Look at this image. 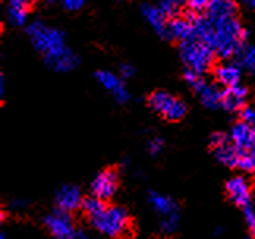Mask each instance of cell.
<instances>
[{
    "instance_id": "6da1fadb",
    "label": "cell",
    "mask_w": 255,
    "mask_h": 239,
    "mask_svg": "<svg viewBox=\"0 0 255 239\" xmlns=\"http://www.w3.org/2000/svg\"><path fill=\"white\" fill-rule=\"evenodd\" d=\"M214 27V51L222 58L237 57L244 46L246 30H244L237 16H225L210 21Z\"/></svg>"
},
{
    "instance_id": "7a4b0ae2",
    "label": "cell",
    "mask_w": 255,
    "mask_h": 239,
    "mask_svg": "<svg viewBox=\"0 0 255 239\" xmlns=\"http://www.w3.org/2000/svg\"><path fill=\"white\" fill-rule=\"evenodd\" d=\"M180 55L188 71L202 76L211 68L216 51L210 44L200 41V39L191 38L188 41L180 43Z\"/></svg>"
},
{
    "instance_id": "3957f363",
    "label": "cell",
    "mask_w": 255,
    "mask_h": 239,
    "mask_svg": "<svg viewBox=\"0 0 255 239\" xmlns=\"http://www.w3.org/2000/svg\"><path fill=\"white\" fill-rule=\"evenodd\" d=\"M27 35L30 38L33 47L44 57L62 51L65 46V36L60 30L49 27L43 21H35L27 25Z\"/></svg>"
},
{
    "instance_id": "277c9868",
    "label": "cell",
    "mask_w": 255,
    "mask_h": 239,
    "mask_svg": "<svg viewBox=\"0 0 255 239\" xmlns=\"http://www.w3.org/2000/svg\"><path fill=\"white\" fill-rule=\"evenodd\" d=\"M92 224L103 235L109 238H117L128 230V227H129V216H128L125 208L111 206L100 217L92 221Z\"/></svg>"
},
{
    "instance_id": "5b68a950",
    "label": "cell",
    "mask_w": 255,
    "mask_h": 239,
    "mask_svg": "<svg viewBox=\"0 0 255 239\" xmlns=\"http://www.w3.org/2000/svg\"><path fill=\"white\" fill-rule=\"evenodd\" d=\"M148 103L156 114H159L165 120H170V121L181 120L188 112V107L181 99L172 96L167 92H154L150 96Z\"/></svg>"
},
{
    "instance_id": "8992f818",
    "label": "cell",
    "mask_w": 255,
    "mask_h": 239,
    "mask_svg": "<svg viewBox=\"0 0 255 239\" xmlns=\"http://www.w3.org/2000/svg\"><path fill=\"white\" fill-rule=\"evenodd\" d=\"M186 82L191 85V88L194 90L195 93L199 95L200 101L205 107L208 109H218L222 107V95L224 92L216 85H210L202 76L195 74L192 71H188L186 69V74H184Z\"/></svg>"
},
{
    "instance_id": "52a82bcc",
    "label": "cell",
    "mask_w": 255,
    "mask_h": 239,
    "mask_svg": "<svg viewBox=\"0 0 255 239\" xmlns=\"http://www.w3.org/2000/svg\"><path fill=\"white\" fill-rule=\"evenodd\" d=\"M44 225L55 239H71L76 233L70 213L62 209H55L52 214H49L44 219Z\"/></svg>"
},
{
    "instance_id": "ba28073f",
    "label": "cell",
    "mask_w": 255,
    "mask_h": 239,
    "mask_svg": "<svg viewBox=\"0 0 255 239\" xmlns=\"http://www.w3.org/2000/svg\"><path fill=\"white\" fill-rule=\"evenodd\" d=\"M210 143L214 149V156L219 162L227 167H238L240 161V149L233 143L229 142V138L221 132H216L211 135Z\"/></svg>"
},
{
    "instance_id": "9c48e42d",
    "label": "cell",
    "mask_w": 255,
    "mask_h": 239,
    "mask_svg": "<svg viewBox=\"0 0 255 239\" xmlns=\"http://www.w3.org/2000/svg\"><path fill=\"white\" fill-rule=\"evenodd\" d=\"M117 186H119V181H117L115 172L112 170L100 172L92 181L93 197H98L100 200H109L117 192Z\"/></svg>"
},
{
    "instance_id": "30bf717a",
    "label": "cell",
    "mask_w": 255,
    "mask_h": 239,
    "mask_svg": "<svg viewBox=\"0 0 255 239\" xmlns=\"http://www.w3.org/2000/svg\"><path fill=\"white\" fill-rule=\"evenodd\" d=\"M82 202L84 200H82L81 189L77 186H73V184L62 186L55 194L57 208L62 209V211H66V213H71L79 206H82Z\"/></svg>"
},
{
    "instance_id": "8fae6325",
    "label": "cell",
    "mask_w": 255,
    "mask_h": 239,
    "mask_svg": "<svg viewBox=\"0 0 255 239\" xmlns=\"http://www.w3.org/2000/svg\"><path fill=\"white\" fill-rule=\"evenodd\" d=\"M96 79H98V82H100L107 90V92L114 95L117 103L123 104V103L128 101V99H129V93H128L126 87L123 85V82L120 81L119 76H115L111 71H98Z\"/></svg>"
},
{
    "instance_id": "7c38bea8",
    "label": "cell",
    "mask_w": 255,
    "mask_h": 239,
    "mask_svg": "<svg viewBox=\"0 0 255 239\" xmlns=\"http://www.w3.org/2000/svg\"><path fill=\"white\" fill-rule=\"evenodd\" d=\"M44 60H46V65L49 68H52L54 71H58V73L71 71V69H74L77 66V63H79L77 55L68 47H63L62 51L44 57Z\"/></svg>"
},
{
    "instance_id": "4fadbf2b",
    "label": "cell",
    "mask_w": 255,
    "mask_h": 239,
    "mask_svg": "<svg viewBox=\"0 0 255 239\" xmlns=\"http://www.w3.org/2000/svg\"><path fill=\"white\" fill-rule=\"evenodd\" d=\"M227 194L229 197L232 198L233 203H237L243 208L249 206V202H251V186L249 183L244 179L243 176H235V178H230L227 181Z\"/></svg>"
},
{
    "instance_id": "5bb4252c",
    "label": "cell",
    "mask_w": 255,
    "mask_h": 239,
    "mask_svg": "<svg viewBox=\"0 0 255 239\" xmlns=\"http://www.w3.org/2000/svg\"><path fill=\"white\" fill-rule=\"evenodd\" d=\"M248 98V90L244 88L241 84L233 85L224 90L222 95V107L229 112H237V111H243L244 109V103H246Z\"/></svg>"
},
{
    "instance_id": "9a60e30c",
    "label": "cell",
    "mask_w": 255,
    "mask_h": 239,
    "mask_svg": "<svg viewBox=\"0 0 255 239\" xmlns=\"http://www.w3.org/2000/svg\"><path fill=\"white\" fill-rule=\"evenodd\" d=\"M194 38V25L191 19L186 17H173L167 24V39H178L180 43L188 41Z\"/></svg>"
},
{
    "instance_id": "2e32d148",
    "label": "cell",
    "mask_w": 255,
    "mask_h": 239,
    "mask_svg": "<svg viewBox=\"0 0 255 239\" xmlns=\"http://www.w3.org/2000/svg\"><path fill=\"white\" fill-rule=\"evenodd\" d=\"M230 140L240 151H244L255 145V131L246 123L240 121L230 129Z\"/></svg>"
},
{
    "instance_id": "e0dca14e",
    "label": "cell",
    "mask_w": 255,
    "mask_h": 239,
    "mask_svg": "<svg viewBox=\"0 0 255 239\" xmlns=\"http://www.w3.org/2000/svg\"><path fill=\"white\" fill-rule=\"evenodd\" d=\"M142 14L145 17V21L151 25V28L154 30L159 36H162L164 39H167V17L161 11L158 6L154 5H143L142 6Z\"/></svg>"
},
{
    "instance_id": "ac0fdd59",
    "label": "cell",
    "mask_w": 255,
    "mask_h": 239,
    "mask_svg": "<svg viewBox=\"0 0 255 239\" xmlns=\"http://www.w3.org/2000/svg\"><path fill=\"white\" fill-rule=\"evenodd\" d=\"M35 0H8V21L16 27H22L27 22L28 9Z\"/></svg>"
},
{
    "instance_id": "d6986e66",
    "label": "cell",
    "mask_w": 255,
    "mask_h": 239,
    "mask_svg": "<svg viewBox=\"0 0 255 239\" xmlns=\"http://www.w3.org/2000/svg\"><path fill=\"white\" fill-rule=\"evenodd\" d=\"M237 13H238V6L235 3V0H210L205 16L210 21H214V19L225 17V16H237Z\"/></svg>"
},
{
    "instance_id": "ffe728a7",
    "label": "cell",
    "mask_w": 255,
    "mask_h": 239,
    "mask_svg": "<svg viewBox=\"0 0 255 239\" xmlns=\"http://www.w3.org/2000/svg\"><path fill=\"white\" fill-rule=\"evenodd\" d=\"M216 79L222 84L224 87H233L240 84L241 79V66L238 63H222L216 68Z\"/></svg>"
},
{
    "instance_id": "44dd1931",
    "label": "cell",
    "mask_w": 255,
    "mask_h": 239,
    "mask_svg": "<svg viewBox=\"0 0 255 239\" xmlns=\"http://www.w3.org/2000/svg\"><path fill=\"white\" fill-rule=\"evenodd\" d=\"M148 202L153 206L154 211L162 216V219L170 217V216H178V208H176V203L167 195H162L159 192H150Z\"/></svg>"
},
{
    "instance_id": "7402d4cb",
    "label": "cell",
    "mask_w": 255,
    "mask_h": 239,
    "mask_svg": "<svg viewBox=\"0 0 255 239\" xmlns=\"http://www.w3.org/2000/svg\"><path fill=\"white\" fill-rule=\"evenodd\" d=\"M82 209H84V213L90 217V221H95V219L100 217L107 208L104 202L100 200L98 197H87L82 202Z\"/></svg>"
},
{
    "instance_id": "603a6c76",
    "label": "cell",
    "mask_w": 255,
    "mask_h": 239,
    "mask_svg": "<svg viewBox=\"0 0 255 239\" xmlns=\"http://www.w3.org/2000/svg\"><path fill=\"white\" fill-rule=\"evenodd\" d=\"M238 58V65L248 71H254L255 69V46H249V44H244L240 52L237 54Z\"/></svg>"
},
{
    "instance_id": "cb8c5ba5",
    "label": "cell",
    "mask_w": 255,
    "mask_h": 239,
    "mask_svg": "<svg viewBox=\"0 0 255 239\" xmlns=\"http://www.w3.org/2000/svg\"><path fill=\"white\" fill-rule=\"evenodd\" d=\"M238 168L248 173H255V145L249 149L240 151V161Z\"/></svg>"
},
{
    "instance_id": "d4e9b609",
    "label": "cell",
    "mask_w": 255,
    "mask_h": 239,
    "mask_svg": "<svg viewBox=\"0 0 255 239\" xmlns=\"http://www.w3.org/2000/svg\"><path fill=\"white\" fill-rule=\"evenodd\" d=\"M156 6H158L161 11L165 14V17H170V19L176 17V14H178V9H180V6H176L172 0H159Z\"/></svg>"
},
{
    "instance_id": "484cf974",
    "label": "cell",
    "mask_w": 255,
    "mask_h": 239,
    "mask_svg": "<svg viewBox=\"0 0 255 239\" xmlns=\"http://www.w3.org/2000/svg\"><path fill=\"white\" fill-rule=\"evenodd\" d=\"M178 228V216H170V217H164L161 222V232L164 235H173Z\"/></svg>"
},
{
    "instance_id": "4316f807",
    "label": "cell",
    "mask_w": 255,
    "mask_h": 239,
    "mask_svg": "<svg viewBox=\"0 0 255 239\" xmlns=\"http://www.w3.org/2000/svg\"><path fill=\"white\" fill-rule=\"evenodd\" d=\"M241 121L246 123L248 126H251L255 131V107L248 106V107L243 109L241 111Z\"/></svg>"
},
{
    "instance_id": "83f0119b",
    "label": "cell",
    "mask_w": 255,
    "mask_h": 239,
    "mask_svg": "<svg viewBox=\"0 0 255 239\" xmlns=\"http://www.w3.org/2000/svg\"><path fill=\"white\" fill-rule=\"evenodd\" d=\"M208 3H210V0H189L188 2L191 13H194V14H205V11H207V8H208Z\"/></svg>"
},
{
    "instance_id": "f1b7e54d",
    "label": "cell",
    "mask_w": 255,
    "mask_h": 239,
    "mask_svg": "<svg viewBox=\"0 0 255 239\" xmlns=\"http://www.w3.org/2000/svg\"><path fill=\"white\" fill-rule=\"evenodd\" d=\"M244 219H246V224H248L251 235L255 238V211L251 208V205L244 208Z\"/></svg>"
},
{
    "instance_id": "f546056e",
    "label": "cell",
    "mask_w": 255,
    "mask_h": 239,
    "mask_svg": "<svg viewBox=\"0 0 255 239\" xmlns=\"http://www.w3.org/2000/svg\"><path fill=\"white\" fill-rule=\"evenodd\" d=\"M162 148H164V143H162L161 138H158V137L151 138V140L148 142V145H146V149H148V153L153 154V156L159 154L162 151Z\"/></svg>"
},
{
    "instance_id": "4dcf8cb0",
    "label": "cell",
    "mask_w": 255,
    "mask_h": 239,
    "mask_svg": "<svg viewBox=\"0 0 255 239\" xmlns=\"http://www.w3.org/2000/svg\"><path fill=\"white\" fill-rule=\"evenodd\" d=\"M62 5L68 11H79L85 5V0H62Z\"/></svg>"
},
{
    "instance_id": "1f68e13d",
    "label": "cell",
    "mask_w": 255,
    "mask_h": 239,
    "mask_svg": "<svg viewBox=\"0 0 255 239\" xmlns=\"http://www.w3.org/2000/svg\"><path fill=\"white\" fill-rule=\"evenodd\" d=\"M134 73H135V68H134L132 65H129V63H123V65L120 66V76H123V79H129V77H132Z\"/></svg>"
},
{
    "instance_id": "d6a6232c",
    "label": "cell",
    "mask_w": 255,
    "mask_h": 239,
    "mask_svg": "<svg viewBox=\"0 0 255 239\" xmlns=\"http://www.w3.org/2000/svg\"><path fill=\"white\" fill-rule=\"evenodd\" d=\"M71 239H92L90 236H88L85 232H81V230H77L74 235H73V238Z\"/></svg>"
},
{
    "instance_id": "836d02e7",
    "label": "cell",
    "mask_w": 255,
    "mask_h": 239,
    "mask_svg": "<svg viewBox=\"0 0 255 239\" xmlns=\"http://www.w3.org/2000/svg\"><path fill=\"white\" fill-rule=\"evenodd\" d=\"M5 95V77L0 76V96Z\"/></svg>"
},
{
    "instance_id": "e575fe53",
    "label": "cell",
    "mask_w": 255,
    "mask_h": 239,
    "mask_svg": "<svg viewBox=\"0 0 255 239\" xmlns=\"http://www.w3.org/2000/svg\"><path fill=\"white\" fill-rule=\"evenodd\" d=\"M243 3L246 5L248 8H252V9L255 8V0H243Z\"/></svg>"
},
{
    "instance_id": "d590c367",
    "label": "cell",
    "mask_w": 255,
    "mask_h": 239,
    "mask_svg": "<svg viewBox=\"0 0 255 239\" xmlns=\"http://www.w3.org/2000/svg\"><path fill=\"white\" fill-rule=\"evenodd\" d=\"M172 2H173V3H175L176 6H180V8H181L183 5H186V3H188L189 0H172Z\"/></svg>"
},
{
    "instance_id": "8d00e7d4",
    "label": "cell",
    "mask_w": 255,
    "mask_h": 239,
    "mask_svg": "<svg viewBox=\"0 0 255 239\" xmlns=\"http://www.w3.org/2000/svg\"><path fill=\"white\" fill-rule=\"evenodd\" d=\"M47 5H57V3H60L62 0H46Z\"/></svg>"
},
{
    "instance_id": "74e56055",
    "label": "cell",
    "mask_w": 255,
    "mask_h": 239,
    "mask_svg": "<svg viewBox=\"0 0 255 239\" xmlns=\"http://www.w3.org/2000/svg\"><path fill=\"white\" fill-rule=\"evenodd\" d=\"M0 239H6V236L5 235H0Z\"/></svg>"
},
{
    "instance_id": "f35d334b",
    "label": "cell",
    "mask_w": 255,
    "mask_h": 239,
    "mask_svg": "<svg viewBox=\"0 0 255 239\" xmlns=\"http://www.w3.org/2000/svg\"><path fill=\"white\" fill-rule=\"evenodd\" d=\"M248 239H255V238H254V236H251V238H248Z\"/></svg>"
}]
</instances>
